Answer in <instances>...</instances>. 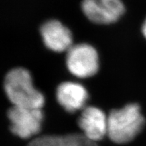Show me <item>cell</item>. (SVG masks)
Returning <instances> with one entry per match:
<instances>
[{
    "label": "cell",
    "instance_id": "6da1fadb",
    "mask_svg": "<svg viewBox=\"0 0 146 146\" xmlns=\"http://www.w3.org/2000/svg\"><path fill=\"white\" fill-rule=\"evenodd\" d=\"M4 90L13 106L42 108L44 96L33 83L31 74L27 69L16 68L5 76Z\"/></svg>",
    "mask_w": 146,
    "mask_h": 146
},
{
    "label": "cell",
    "instance_id": "3957f363",
    "mask_svg": "<svg viewBox=\"0 0 146 146\" xmlns=\"http://www.w3.org/2000/svg\"><path fill=\"white\" fill-rule=\"evenodd\" d=\"M11 131L22 139L37 135L42 129L44 114L42 108L12 106L7 111Z\"/></svg>",
    "mask_w": 146,
    "mask_h": 146
},
{
    "label": "cell",
    "instance_id": "7a4b0ae2",
    "mask_svg": "<svg viewBox=\"0 0 146 146\" xmlns=\"http://www.w3.org/2000/svg\"><path fill=\"white\" fill-rule=\"evenodd\" d=\"M145 120L140 106L128 104L119 109L111 111L108 117V134L117 144L130 143L143 129Z\"/></svg>",
    "mask_w": 146,
    "mask_h": 146
},
{
    "label": "cell",
    "instance_id": "5b68a950",
    "mask_svg": "<svg viewBox=\"0 0 146 146\" xmlns=\"http://www.w3.org/2000/svg\"><path fill=\"white\" fill-rule=\"evenodd\" d=\"M81 8L89 20L99 25L114 23L125 12L122 0H82Z\"/></svg>",
    "mask_w": 146,
    "mask_h": 146
},
{
    "label": "cell",
    "instance_id": "8992f818",
    "mask_svg": "<svg viewBox=\"0 0 146 146\" xmlns=\"http://www.w3.org/2000/svg\"><path fill=\"white\" fill-rule=\"evenodd\" d=\"M40 33L44 45L52 51L67 52L74 45L70 29L56 19H50L43 23Z\"/></svg>",
    "mask_w": 146,
    "mask_h": 146
},
{
    "label": "cell",
    "instance_id": "277c9868",
    "mask_svg": "<svg viewBox=\"0 0 146 146\" xmlns=\"http://www.w3.org/2000/svg\"><path fill=\"white\" fill-rule=\"evenodd\" d=\"M66 65L69 71L76 77H91L99 70L98 53L88 44H74L67 51Z\"/></svg>",
    "mask_w": 146,
    "mask_h": 146
},
{
    "label": "cell",
    "instance_id": "52a82bcc",
    "mask_svg": "<svg viewBox=\"0 0 146 146\" xmlns=\"http://www.w3.org/2000/svg\"><path fill=\"white\" fill-rule=\"evenodd\" d=\"M78 125L86 138L93 142L101 140L108 134V117L95 106H86L82 110Z\"/></svg>",
    "mask_w": 146,
    "mask_h": 146
},
{
    "label": "cell",
    "instance_id": "30bf717a",
    "mask_svg": "<svg viewBox=\"0 0 146 146\" xmlns=\"http://www.w3.org/2000/svg\"><path fill=\"white\" fill-rule=\"evenodd\" d=\"M142 31H143V34L145 36V38L146 39V19L145 20L144 23L143 25V28H142Z\"/></svg>",
    "mask_w": 146,
    "mask_h": 146
},
{
    "label": "cell",
    "instance_id": "ba28073f",
    "mask_svg": "<svg viewBox=\"0 0 146 146\" xmlns=\"http://www.w3.org/2000/svg\"><path fill=\"white\" fill-rule=\"evenodd\" d=\"M56 100L69 113L82 110L88 99V94L83 85L75 82H65L56 88Z\"/></svg>",
    "mask_w": 146,
    "mask_h": 146
},
{
    "label": "cell",
    "instance_id": "9c48e42d",
    "mask_svg": "<svg viewBox=\"0 0 146 146\" xmlns=\"http://www.w3.org/2000/svg\"><path fill=\"white\" fill-rule=\"evenodd\" d=\"M28 146H98L82 133L46 135L36 137Z\"/></svg>",
    "mask_w": 146,
    "mask_h": 146
}]
</instances>
